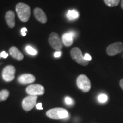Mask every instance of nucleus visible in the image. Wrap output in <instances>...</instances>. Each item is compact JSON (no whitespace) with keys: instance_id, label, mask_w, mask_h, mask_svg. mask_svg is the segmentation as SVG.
<instances>
[{"instance_id":"1","label":"nucleus","mask_w":123,"mask_h":123,"mask_svg":"<svg viewBox=\"0 0 123 123\" xmlns=\"http://www.w3.org/2000/svg\"><path fill=\"white\" fill-rule=\"evenodd\" d=\"M15 10L18 17L21 21L26 22L29 21L31 14V10L28 5L22 2L18 3L17 4Z\"/></svg>"},{"instance_id":"2","label":"nucleus","mask_w":123,"mask_h":123,"mask_svg":"<svg viewBox=\"0 0 123 123\" xmlns=\"http://www.w3.org/2000/svg\"><path fill=\"white\" fill-rule=\"evenodd\" d=\"M46 115L51 119L60 120L67 118L68 116V112L63 108H55L49 110L46 112Z\"/></svg>"},{"instance_id":"3","label":"nucleus","mask_w":123,"mask_h":123,"mask_svg":"<svg viewBox=\"0 0 123 123\" xmlns=\"http://www.w3.org/2000/svg\"><path fill=\"white\" fill-rule=\"evenodd\" d=\"M78 87L84 92H88L91 88V83L90 79L86 75H79L76 79Z\"/></svg>"},{"instance_id":"4","label":"nucleus","mask_w":123,"mask_h":123,"mask_svg":"<svg viewBox=\"0 0 123 123\" xmlns=\"http://www.w3.org/2000/svg\"><path fill=\"white\" fill-rule=\"evenodd\" d=\"M70 55L74 61L81 66H86L89 63V61L84 59V56H83L82 52L80 49L78 47H74L73 49H72L70 52Z\"/></svg>"},{"instance_id":"5","label":"nucleus","mask_w":123,"mask_h":123,"mask_svg":"<svg viewBox=\"0 0 123 123\" xmlns=\"http://www.w3.org/2000/svg\"><path fill=\"white\" fill-rule=\"evenodd\" d=\"M49 42L52 48L60 51L63 47V42L59 38V35L56 33H51L49 38Z\"/></svg>"},{"instance_id":"6","label":"nucleus","mask_w":123,"mask_h":123,"mask_svg":"<svg viewBox=\"0 0 123 123\" xmlns=\"http://www.w3.org/2000/svg\"><path fill=\"white\" fill-rule=\"evenodd\" d=\"M38 96L36 95H29L25 98L22 103L23 109L25 111L31 110L36 105V101Z\"/></svg>"},{"instance_id":"7","label":"nucleus","mask_w":123,"mask_h":123,"mask_svg":"<svg viewBox=\"0 0 123 123\" xmlns=\"http://www.w3.org/2000/svg\"><path fill=\"white\" fill-rule=\"evenodd\" d=\"M123 51V43L120 42H117L109 45L106 49L108 55L113 56L118 54L121 53Z\"/></svg>"},{"instance_id":"8","label":"nucleus","mask_w":123,"mask_h":123,"mask_svg":"<svg viewBox=\"0 0 123 123\" xmlns=\"http://www.w3.org/2000/svg\"><path fill=\"white\" fill-rule=\"evenodd\" d=\"M15 68L13 66L8 65L3 69L2 77L3 79L6 82H10L13 80L15 78Z\"/></svg>"},{"instance_id":"9","label":"nucleus","mask_w":123,"mask_h":123,"mask_svg":"<svg viewBox=\"0 0 123 123\" xmlns=\"http://www.w3.org/2000/svg\"><path fill=\"white\" fill-rule=\"evenodd\" d=\"M26 92L29 95H42L44 93V88L41 84H31L26 89Z\"/></svg>"},{"instance_id":"10","label":"nucleus","mask_w":123,"mask_h":123,"mask_svg":"<svg viewBox=\"0 0 123 123\" xmlns=\"http://www.w3.org/2000/svg\"><path fill=\"white\" fill-rule=\"evenodd\" d=\"M18 80L21 84H26L33 83L35 80V77L30 74H24L19 76Z\"/></svg>"},{"instance_id":"11","label":"nucleus","mask_w":123,"mask_h":123,"mask_svg":"<svg viewBox=\"0 0 123 123\" xmlns=\"http://www.w3.org/2000/svg\"><path fill=\"white\" fill-rule=\"evenodd\" d=\"M34 14L36 19L42 24H45L47 22V18L46 14L43 11L42 9L39 7H36L34 10Z\"/></svg>"},{"instance_id":"12","label":"nucleus","mask_w":123,"mask_h":123,"mask_svg":"<svg viewBox=\"0 0 123 123\" xmlns=\"http://www.w3.org/2000/svg\"><path fill=\"white\" fill-rule=\"evenodd\" d=\"M5 19L6 24L10 28H13L15 25V13L12 10L6 12L5 14Z\"/></svg>"},{"instance_id":"13","label":"nucleus","mask_w":123,"mask_h":123,"mask_svg":"<svg viewBox=\"0 0 123 123\" xmlns=\"http://www.w3.org/2000/svg\"><path fill=\"white\" fill-rule=\"evenodd\" d=\"M9 53L12 57L18 61H22L24 59V55L18 50L17 47L13 46L9 49Z\"/></svg>"},{"instance_id":"14","label":"nucleus","mask_w":123,"mask_h":123,"mask_svg":"<svg viewBox=\"0 0 123 123\" xmlns=\"http://www.w3.org/2000/svg\"><path fill=\"white\" fill-rule=\"evenodd\" d=\"M73 37L69 33H64L62 35V42L67 47L71 46L73 43Z\"/></svg>"},{"instance_id":"15","label":"nucleus","mask_w":123,"mask_h":123,"mask_svg":"<svg viewBox=\"0 0 123 123\" xmlns=\"http://www.w3.org/2000/svg\"><path fill=\"white\" fill-rule=\"evenodd\" d=\"M79 13L75 10H68L67 12L66 16L67 18H68L70 21H73L75 20L79 17Z\"/></svg>"},{"instance_id":"16","label":"nucleus","mask_w":123,"mask_h":123,"mask_svg":"<svg viewBox=\"0 0 123 123\" xmlns=\"http://www.w3.org/2000/svg\"><path fill=\"white\" fill-rule=\"evenodd\" d=\"M104 1L108 6L115 7L119 5L120 0H104Z\"/></svg>"},{"instance_id":"17","label":"nucleus","mask_w":123,"mask_h":123,"mask_svg":"<svg viewBox=\"0 0 123 123\" xmlns=\"http://www.w3.org/2000/svg\"><path fill=\"white\" fill-rule=\"evenodd\" d=\"M9 96V92L7 90H3L0 91V101H5Z\"/></svg>"},{"instance_id":"18","label":"nucleus","mask_w":123,"mask_h":123,"mask_svg":"<svg viewBox=\"0 0 123 123\" xmlns=\"http://www.w3.org/2000/svg\"><path fill=\"white\" fill-rule=\"evenodd\" d=\"M26 51H27V53L31 55H35L37 54V51L36 50H35L31 46H27L26 47Z\"/></svg>"},{"instance_id":"19","label":"nucleus","mask_w":123,"mask_h":123,"mask_svg":"<svg viewBox=\"0 0 123 123\" xmlns=\"http://www.w3.org/2000/svg\"><path fill=\"white\" fill-rule=\"evenodd\" d=\"M98 100L101 103H105L108 100V96L105 94H100L98 96Z\"/></svg>"},{"instance_id":"20","label":"nucleus","mask_w":123,"mask_h":123,"mask_svg":"<svg viewBox=\"0 0 123 123\" xmlns=\"http://www.w3.org/2000/svg\"><path fill=\"white\" fill-rule=\"evenodd\" d=\"M65 103L67 105H71L73 103V100L70 97L67 96L65 98Z\"/></svg>"},{"instance_id":"21","label":"nucleus","mask_w":123,"mask_h":123,"mask_svg":"<svg viewBox=\"0 0 123 123\" xmlns=\"http://www.w3.org/2000/svg\"><path fill=\"white\" fill-rule=\"evenodd\" d=\"M62 53L61 51H56L54 53V56L55 58H59V57H61V56Z\"/></svg>"},{"instance_id":"22","label":"nucleus","mask_w":123,"mask_h":123,"mask_svg":"<svg viewBox=\"0 0 123 123\" xmlns=\"http://www.w3.org/2000/svg\"><path fill=\"white\" fill-rule=\"evenodd\" d=\"M84 59L86 60V61H90L92 59V57L91 56V55L89 54H87V53H86L85 55H84Z\"/></svg>"},{"instance_id":"23","label":"nucleus","mask_w":123,"mask_h":123,"mask_svg":"<svg viewBox=\"0 0 123 123\" xmlns=\"http://www.w3.org/2000/svg\"><path fill=\"white\" fill-rule=\"evenodd\" d=\"M0 56L2 58H6L8 57V54L6 53L5 51H2L0 54Z\"/></svg>"},{"instance_id":"24","label":"nucleus","mask_w":123,"mask_h":123,"mask_svg":"<svg viewBox=\"0 0 123 123\" xmlns=\"http://www.w3.org/2000/svg\"><path fill=\"white\" fill-rule=\"evenodd\" d=\"M27 31V30L26 27H23V28L21 29V34H22V35H23V36H26V35Z\"/></svg>"},{"instance_id":"25","label":"nucleus","mask_w":123,"mask_h":123,"mask_svg":"<svg viewBox=\"0 0 123 123\" xmlns=\"http://www.w3.org/2000/svg\"><path fill=\"white\" fill-rule=\"evenodd\" d=\"M36 108L37 110H43V108L42 107V103H39L36 104Z\"/></svg>"},{"instance_id":"26","label":"nucleus","mask_w":123,"mask_h":123,"mask_svg":"<svg viewBox=\"0 0 123 123\" xmlns=\"http://www.w3.org/2000/svg\"><path fill=\"white\" fill-rule=\"evenodd\" d=\"M120 86L121 88L123 91V79H121L120 81Z\"/></svg>"},{"instance_id":"27","label":"nucleus","mask_w":123,"mask_h":123,"mask_svg":"<svg viewBox=\"0 0 123 123\" xmlns=\"http://www.w3.org/2000/svg\"><path fill=\"white\" fill-rule=\"evenodd\" d=\"M68 33H70L71 34L72 36L73 37V38L75 37V32H74V31H70V32H68Z\"/></svg>"},{"instance_id":"28","label":"nucleus","mask_w":123,"mask_h":123,"mask_svg":"<svg viewBox=\"0 0 123 123\" xmlns=\"http://www.w3.org/2000/svg\"><path fill=\"white\" fill-rule=\"evenodd\" d=\"M121 8L123 9V0H121Z\"/></svg>"},{"instance_id":"29","label":"nucleus","mask_w":123,"mask_h":123,"mask_svg":"<svg viewBox=\"0 0 123 123\" xmlns=\"http://www.w3.org/2000/svg\"><path fill=\"white\" fill-rule=\"evenodd\" d=\"M0 57H1V56H0Z\"/></svg>"}]
</instances>
